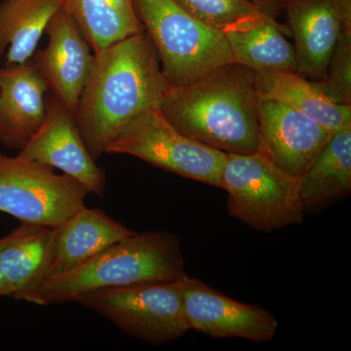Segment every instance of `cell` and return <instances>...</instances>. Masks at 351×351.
<instances>
[{
  "label": "cell",
  "mask_w": 351,
  "mask_h": 351,
  "mask_svg": "<svg viewBox=\"0 0 351 351\" xmlns=\"http://www.w3.org/2000/svg\"><path fill=\"white\" fill-rule=\"evenodd\" d=\"M258 98L285 104L309 119L337 132L351 126V105H339L321 94L313 82L293 71L256 73Z\"/></svg>",
  "instance_id": "d6986e66"
},
{
  "label": "cell",
  "mask_w": 351,
  "mask_h": 351,
  "mask_svg": "<svg viewBox=\"0 0 351 351\" xmlns=\"http://www.w3.org/2000/svg\"><path fill=\"white\" fill-rule=\"evenodd\" d=\"M294 39L297 73L322 78L341 29L351 25V0H278Z\"/></svg>",
  "instance_id": "8fae6325"
},
{
  "label": "cell",
  "mask_w": 351,
  "mask_h": 351,
  "mask_svg": "<svg viewBox=\"0 0 351 351\" xmlns=\"http://www.w3.org/2000/svg\"><path fill=\"white\" fill-rule=\"evenodd\" d=\"M93 53L145 32L133 0H61Z\"/></svg>",
  "instance_id": "44dd1931"
},
{
  "label": "cell",
  "mask_w": 351,
  "mask_h": 351,
  "mask_svg": "<svg viewBox=\"0 0 351 351\" xmlns=\"http://www.w3.org/2000/svg\"><path fill=\"white\" fill-rule=\"evenodd\" d=\"M18 156L61 170L82 182L89 193H105V173L88 152L75 117L54 95L46 100L43 123Z\"/></svg>",
  "instance_id": "30bf717a"
},
{
  "label": "cell",
  "mask_w": 351,
  "mask_h": 351,
  "mask_svg": "<svg viewBox=\"0 0 351 351\" xmlns=\"http://www.w3.org/2000/svg\"><path fill=\"white\" fill-rule=\"evenodd\" d=\"M61 0H2L0 2V58L5 64L24 63L36 52Z\"/></svg>",
  "instance_id": "ffe728a7"
},
{
  "label": "cell",
  "mask_w": 351,
  "mask_h": 351,
  "mask_svg": "<svg viewBox=\"0 0 351 351\" xmlns=\"http://www.w3.org/2000/svg\"><path fill=\"white\" fill-rule=\"evenodd\" d=\"M221 189L228 193V213L257 232L300 225L304 213L299 178L284 172L263 154H226Z\"/></svg>",
  "instance_id": "5b68a950"
},
{
  "label": "cell",
  "mask_w": 351,
  "mask_h": 351,
  "mask_svg": "<svg viewBox=\"0 0 351 351\" xmlns=\"http://www.w3.org/2000/svg\"><path fill=\"white\" fill-rule=\"evenodd\" d=\"M351 126L335 132L299 178V199L304 212L350 195Z\"/></svg>",
  "instance_id": "ac0fdd59"
},
{
  "label": "cell",
  "mask_w": 351,
  "mask_h": 351,
  "mask_svg": "<svg viewBox=\"0 0 351 351\" xmlns=\"http://www.w3.org/2000/svg\"><path fill=\"white\" fill-rule=\"evenodd\" d=\"M203 24L225 34L239 29L260 15L255 0H175Z\"/></svg>",
  "instance_id": "7402d4cb"
},
{
  "label": "cell",
  "mask_w": 351,
  "mask_h": 351,
  "mask_svg": "<svg viewBox=\"0 0 351 351\" xmlns=\"http://www.w3.org/2000/svg\"><path fill=\"white\" fill-rule=\"evenodd\" d=\"M168 87L145 32L93 53L75 121L94 160L136 115L159 108Z\"/></svg>",
  "instance_id": "6da1fadb"
},
{
  "label": "cell",
  "mask_w": 351,
  "mask_h": 351,
  "mask_svg": "<svg viewBox=\"0 0 351 351\" xmlns=\"http://www.w3.org/2000/svg\"><path fill=\"white\" fill-rule=\"evenodd\" d=\"M47 91L32 58L0 68V144L24 149L45 119Z\"/></svg>",
  "instance_id": "9a60e30c"
},
{
  "label": "cell",
  "mask_w": 351,
  "mask_h": 351,
  "mask_svg": "<svg viewBox=\"0 0 351 351\" xmlns=\"http://www.w3.org/2000/svg\"><path fill=\"white\" fill-rule=\"evenodd\" d=\"M135 233L99 208H82L51 230L43 281L75 269L104 249Z\"/></svg>",
  "instance_id": "5bb4252c"
},
{
  "label": "cell",
  "mask_w": 351,
  "mask_h": 351,
  "mask_svg": "<svg viewBox=\"0 0 351 351\" xmlns=\"http://www.w3.org/2000/svg\"><path fill=\"white\" fill-rule=\"evenodd\" d=\"M256 71L232 62L193 82L167 88L159 105L186 137L225 154L260 149Z\"/></svg>",
  "instance_id": "7a4b0ae2"
},
{
  "label": "cell",
  "mask_w": 351,
  "mask_h": 351,
  "mask_svg": "<svg viewBox=\"0 0 351 351\" xmlns=\"http://www.w3.org/2000/svg\"><path fill=\"white\" fill-rule=\"evenodd\" d=\"M133 2L171 86L188 84L211 69L232 63L225 34L195 19L175 0Z\"/></svg>",
  "instance_id": "277c9868"
},
{
  "label": "cell",
  "mask_w": 351,
  "mask_h": 351,
  "mask_svg": "<svg viewBox=\"0 0 351 351\" xmlns=\"http://www.w3.org/2000/svg\"><path fill=\"white\" fill-rule=\"evenodd\" d=\"M89 191L71 176L24 157L0 154V211L32 223L56 228L85 206Z\"/></svg>",
  "instance_id": "ba28073f"
},
{
  "label": "cell",
  "mask_w": 351,
  "mask_h": 351,
  "mask_svg": "<svg viewBox=\"0 0 351 351\" xmlns=\"http://www.w3.org/2000/svg\"><path fill=\"white\" fill-rule=\"evenodd\" d=\"M334 133L280 101H258V151L293 177L306 172Z\"/></svg>",
  "instance_id": "4fadbf2b"
},
{
  "label": "cell",
  "mask_w": 351,
  "mask_h": 351,
  "mask_svg": "<svg viewBox=\"0 0 351 351\" xmlns=\"http://www.w3.org/2000/svg\"><path fill=\"white\" fill-rule=\"evenodd\" d=\"M182 301L189 330L212 338L262 343L272 341L278 331V320L267 309L237 301L186 274L182 277Z\"/></svg>",
  "instance_id": "9c48e42d"
},
{
  "label": "cell",
  "mask_w": 351,
  "mask_h": 351,
  "mask_svg": "<svg viewBox=\"0 0 351 351\" xmlns=\"http://www.w3.org/2000/svg\"><path fill=\"white\" fill-rule=\"evenodd\" d=\"M0 297H11V288L0 262Z\"/></svg>",
  "instance_id": "cb8c5ba5"
},
{
  "label": "cell",
  "mask_w": 351,
  "mask_h": 351,
  "mask_svg": "<svg viewBox=\"0 0 351 351\" xmlns=\"http://www.w3.org/2000/svg\"><path fill=\"white\" fill-rule=\"evenodd\" d=\"M106 154L137 157L160 169L219 189L226 156L178 131L158 107L147 108L131 119Z\"/></svg>",
  "instance_id": "52a82bcc"
},
{
  "label": "cell",
  "mask_w": 351,
  "mask_h": 351,
  "mask_svg": "<svg viewBox=\"0 0 351 351\" xmlns=\"http://www.w3.org/2000/svg\"><path fill=\"white\" fill-rule=\"evenodd\" d=\"M73 302L100 314L132 338L151 345L177 341L189 331L182 278L101 289L80 295Z\"/></svg>",
  "instance_id": "8992f818"
},
{
  "label": "cell",
  "mask_w": 351,
  "mask_h": 351,
  "mask_svg": "<svg viewBox=\"0 0 351 351\" xmlns=\"http://www.w3.org/2000/svg\"><path fill=\"white\" fill-rule=\"evenodd\" d=\"M45 32L47 45L32 55V62L50 94L75 117L93 53L75 21L63 8L51 18Z\"/></svg>",
  "instance_id": "7c38bea8"
},
{
  "label": "cell",
  "mask_w": 351,
  "mask_h": 351,
  "mask_svg": "<svg viewBox=\"0 0 351 351\" xmlns=\"http://www.w3.org/2000/svg\"><path fill=\"white\" fill-rule=\"evenodd\" d=\"M260 15L248 24L225 32L233 62L253 69L297 73L295 48L285 34L287 25L277 22L281 13L278 0H255Z\"/></svg>",
  "instance_id": "2e32d148"
},
{
  "label": "cell",
  "mask_w": 351,
  "mask_h": 351,
  "mask_svg": "<svg viewBox=\"0 0 351 351\" xmlns=\"http://www.w3.org/2000/svg\"><path fill=\"white\" fill-rule=\"evenodd\" d=\"M51 230L48 226L21 223L0 239V262L13 299L40 306Z\"/></svg>",
  "instance_id": "e0dca14e"
},
{
  "label": "cell",
  "mask_w": 351,
  "mask_h": 351,
  "mask_svg": "<svg viewBox=\"0 0 351 351\" xmlns=\"http://www.w3.org/2000/svg\"><path fill=\"white\" fill-rule=\"evenodd\" d=\"M184 274L181 240L176 233L136 232L75 269L44 280L40 306L73 302L101 289L180 280Z\"/></svg>",
  "instance_id": "3957f363"
},
{
  "label": "cell",
  "mask_w": 351,
  "mask_h": 351,
  "mask_svg": "<svg viewBox=\"0 0 351 351\" xmlns=\"http://www.w3.org/2000/svg\"><path fill=\"white\" fill-rule=\"evenodd\" d=\"M313 83L330 101L351 105V25L341 29L324 76Z\"/></svg>",
  "instance_id": "603a6c76"
}]
</instances>
